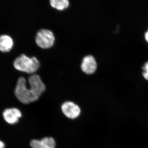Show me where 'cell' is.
I'll list each match as a JSON object with an SVG mask.
<instances>
[{
    "instance_id": "obj_1",
    "label": "cell",
    "mask_w": 148,
    "mask_h": 148,
    "mask_svg": "<svg viewBox=\"0 0 148 148\" xmlns=\"http://www.w3.org/2000/svg\"><path fill=\"white\" fill-rule=\"evenodd\" d=\"M29 87L27 86L25 78L20 77L14 90V94L17 99L25 104L38 101L46 90L45 84L38 75H32L29 77Z\"/></svg>"
},
{
    "instance_id": "obj_2",
    "label": "cell",
    "mask_w": 148,
    "mask_h": 148,
    "mask_svg": "<svg viewBox=\"0 0 148 148\" xmlns=\"http://www.w3.org/2000/svg\"><path fill=\"white\" fill-rule=\"evenodd\" d=\"M14 68L19 71L29 74H34L39 69V61L36 57H29L21 54L14 61Z\"/></svg>"
},
{
    "instance_id": "obj_3",
    "label": "cell",
    "mask_w": 148,
    "mask_h": 148,
    "mask_svg": "<svg viewBox=\"0 0 148 148\" xmlns=\"http://www.w3.org/2000/svg\"><path fill=\"white\" fill-rule=\"evenodd\" d=\"M35 40L38 46L43 49H48L53 46L55 38L53 32L50 30L41 29L37 32Z\"/></svg>"
},
{
    "instance_id": "obj_4",
    "label": "cell",
    "mask_w": 148,
    "mask_h": 148,
    "mask_svg": "<svg viewBox=\"0 0 148 148\" xmlns=\"http://www.w3.org/2000/svg\"><path fill=\"white\" fill-rule=\"evenodd\" d=\"M61 110L64 114L71 119H75L79 116L80 108L78 105L73 102L67 101L62 104Z\"/></svg>"
},
{
    "instance_id": "obj_5",
    "label": "cell",
    "mask_w": 148,
    "mask_h": 148,
    "mask_svg": "<svg viewBox=\"0 0 148 148\" xmlns=\"http://www.w3.org/2000/svg\"><path fill=\"white\" fill-rule=\"evenodd\" d=\"M81 68L87 75L94 74L97 69V64L95 58L91 55H87L83 59Z\"/></svg>"
},
{
    "instance_id": "obj_6",
    "label": "cell",
    "mask_w": 148,
    "mask_h": 148,
    "mask_svg": "<svg viewBox=\"0 0 148 148\" xmlns=\"http://www.w3.org/2000/svg\"><path fill=\"white\" fill-rule=\"evenodd\" d=\"M21 116V112L15 108L6 109L3 113L4 119L7 122L10 124L16 123Z\"/></svg>"
},
{
    "instance_id": "obj_7",
    "label": "cell",
    "mask_w": 148,
    "mask_h": 148,
    "mask_svg": "<svg viewBox=\"0 0 148 148\" xmlns=\"http://www.w3.org/2000/svg\"><path fill=\"white\" fill-rule=\"evenodd\" d=\"M30 145L32 148H55L56 143L53 138L46 137L41 140H32Z\"/></svg>"
},
{
    "instance_id": "obj_8",
    "label": "cell",
    "mask_w": 148,
    "mask_h": 148,
    "mask_svg": "<svg viewBox=\"0 0 148 148\" xmlns=\"http://www.w3.org/2000/svg\"><path fill=\"white\" fill-rule=\"evenodd\" d=\"M14 41L12 38L7 35L0 36V51L8 52L13 47Z\"/></svg>"
},
{
    "instance_id": "obj_9",
    "label": "cell",
    "mask_w": 148,
    "mask_h": 148,
    "mask_svg": "<svg viewBox=\"0 0 148 148\" xmlns=\"http://www.w3.org/2000/svg\"><path fill=\"white\" fill-rule=\"evenodd\" d=\"M51 7L58 11H63L70 6L69 0H49Z\"/></svg>"
},
{
    "instance_id": "obj_10",
    "label": "cell",
    "mask_w": 148,
    "mask_h": 148,
    "mask_svg": "<svg viewBox=\"0 0 148 148\" xmlns=\"http://www.w3.org/2000/svg\"><path fill=\"white\" fill-rule=\"evenodd\" d=\"M143 75L145 79L148 81V61L145 63L142 68Z\"/></svg>"
},
{
    "instance_id": "obj_11",
    "label": "cell",
    "mask_w": 148,
    "mask_h": 148,
    "mask_svg": "<svg viewBox=\"0 0 148 148\" xmlns=\"http://www.w3.org/2000/svg\"><path fill=\"white\" fill-rule=\"evenodd\" d=\"M145 38L146 41L148 43V29L147 32L145 33Z\"/></svg>"
},
{
    "instance_id": "obj_12",
    "label": "cell",
    "mask_w": 148,
    "mask_h": 148,
    "mask_svg": "<svg viewBox=\"0 0 148 148\" xmlns=\"http://www.w3.org/2000/svg\"><path fill=\"white\" fill-rule=\"evenodd\" d=\"M0 148H5L4 144L1 141H0Z\"/></svg>"
}]
</instances>
